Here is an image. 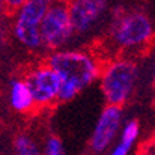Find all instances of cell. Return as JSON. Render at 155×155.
I'll use <instances>...</instances> for the list:
<instances>
[{
  "instance_id": "cell-1",
  "label": "cell",
  "mask_w": 155,
  "mask_h": 155,
  "mask_svg": "<svg viewBox=\"0 0 155 155\" xmlns=\"http://www.w3.org/2000/svg\"><path fill=\"white\" fill-rule=\"evenodd\" d=\"M46 63L61 80L58 103L74 100L81 91L100 78L103 64L98 57L88 50L60 48L48 53Z\"/></svg>"
},
{
  "instance_id": "cell-2",
  "label": "cell",
  "mask_w": 155,
  "mask_h": 155,
  "mask_svg": "<svg viewBox=\"0 0 155 155\" xmlns=\"http://www.w3.org/2000/svg\"><path fill=\"white\" fill-rule=\"evenodd\" d=\"M98 81L107 104L124 105L135 90L138 81V66L131 58H113L103 64Z\"/></svg>"
},
{
  "instance_id": "cell-3",
  "label": "cell",
  "mask_w": 155,
  "mask_h": 155,
  "mask_svg": "<svg viewBox=\"0 0 155 155\" xmlns=\"http://www.w3.org/2000/svg\"><path fill=\"white\" fill-rule=\"evenodd\" d=\"M108 36L115 47H141L154 37V23L142 12H120L114 14Z\"/></svg>"
},
{
  "instance_id": "cell-4",
  "label": "cell",
  "mask_w": 155,
  "mask_h": 155,
  "mask_svg": "<svg viewBox=\"0 0 155 155\" xmlns=\"http://www.w3.org/2000/svg\"><path fill=\"white\" fill-rule=\"evenodd\" d=\"M50 3L51 0H27L13 13V36L20 46L30 51L44 50L40 27Z\"/></svg>"
},
{
  "instance_id": "cell-5",
  "label": "cell",
  "mask_w": 155,
  "mask_h": 155,
  "mask_svg": "<svg viewBox=\"0 0 155 155\" xmlns=\"http://www.w3.org/2000/svg\"><path fill=\"white\" fill-rule=\"evenodd\" d=\"M40 31L44 50L54 51L64 48V46L75 34L70 16L68 0H51L47 13L43 19Z\"/></svg>"
},
{
  "instance_id": "cell-6",
  "label": "cell",
  "mask_w": 155,
  "mask_h": 155,
  "mask_svg": "<svg viewBox=\"0 0 155 155\" xmlns=\"http://www.w3.org/2000/svg\"><path fill=\"white\" fill-rule=\"evenodd\" d=\"M24 78L31 88L37 108H47L58 103L61 80L46 61L31 67L24 74Z\"/></svg>"
},
{
  "instance_id": "cell-7",
  "label": "cell",
  "mask_w": 155,
  "mask_h": 155,
  "mask_svg": "<svg viewBox=\"0 0 155 155\" xmlns=\"http://www.w3.org/2000/svg\"><path fill=\"white\" fill-rule=\"evenodd\" d=\"M122 125V105L107 104L95 122V127L90 138V148L94 152H104L115 140V137L121 132Z\"/></svg>"
},
{
  "instance_id": "cell-8",
  "label": "cell",
  "mask_w": 155,
  "mask_h": 155,
  "mask_svg": "<svg viewBox=\"0 0 155 155\" xmlns=\"http://www.w3.org/2000/svg\"><path fill=\"white\" fill-rule=\"evenodd\" d=\"M75 34H85L97 26L108 9V0H68Z\"/></svg>"
},
{
  "instance_id": "cell-9",
  "label": "cell",
  "mask_w": 155,
  "mask_h": 155,
  "mask_svg": "<svg viewBox=\"0 0 155 155\" xmlns=\"http://www.w3.org/2000/svg\"><path fill=\"white\" fill-rule=\"evenodd\" d=\"M7 101L10 108L19 114H27L37 108L31 88L24 77H14L10 80L7 87Z\"/></svg>"
},
{
  "instance_id": "cell-10",
  "label": "cell",
  "mask_w": 155,
  "mask_h": 155,
  "mask_svg": "<svg viewBox=\"0 0 155 155\" xmlns=\"http://www.w3.org/2000/svg\"><path fill=\"white\" fill-rule=\"evenodd\" d=\"M140 135V125L135 120H128L124 122L120 132V142L115 144L110 155H128Z\"/></svg>"
},
{
  "instance_id": "cell-11",
  "label": "cell",
  "mask_w": 155,
  "mask_h": 155,
  "mask_svg": "<svg viewBox=\"0 0 155 155\" xmlns=\"http://www.w3.org/2000/svg\"><path fill=\"white\" fill-rule=\"evenodd\" d=\"M14 155H43V147H40L33 137L27 132H20L13 140Z\"/></svg>"
},
{
  "instance_id": "cell-12",
  "label": "cell",
  "mask_w": 155,
  "mask_h": 155,
  "mask_svg": "<svg viewBox=\"0 0 155 155\" xmlns=\"http://www.w3.org/2000/svg\"><path fill=\"white\" fill-rule=\"evenodd\" d=\"M43 155H66L63 142L58 137L50 135L46 138L43 145Z\"/></svg>"
},
{
  "instance_id": "cell-13",
  "label": "cell",
  "mask_w": 155,
  "mask_h": 155,
  "mask_svg": "<svg viewBox=\"0 0 155 155\" xmlns=\"http://www.w3.org/2000/svg\"><path fill=\"white\" fill-rule=\"evenodd\" d=\"M26 2H27V0H2V5H3V9H5L7 13H14V12L19 9L23 3H26Z\"/></svg>"
}]
</instances>
